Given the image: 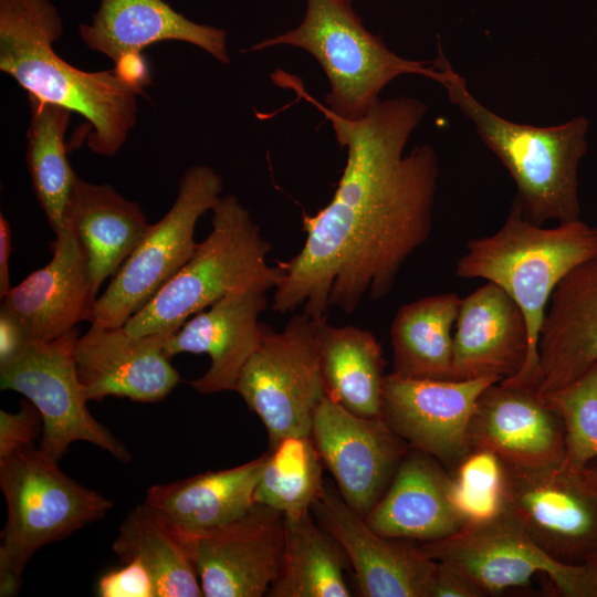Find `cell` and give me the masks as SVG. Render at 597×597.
Listing matches in <instances>:
<instances>
[{
	"label": "cell",
	"instance_id": "cell-16",
	"mask_svg": "<svg viewBox=\"0 0 597 597\" xmlns=\"http://www.w3.org/2000/svg\"><path fill=\"white\" fill-rule=\"evenodd\" d=\"M54 233L50 262L1 298L0 313L20 328L29 344L59 339L78 323H91L97 300L77 237L66 227Z\"/></svg>",
	"mask_w": 597,
	"mask_h": 597
},
{
	"label": "cell",
	"instance_id": "cell-15",
	"mask_svg": "<svg viewBox=\"0 0 597 597\" xmlns=\"http://www.w3.org/2000/svg\"><path fill=\"white\" fill-rule=\"evenodd\" d=\"M179 328L135 336L125 326L91 324L74 345L76 373L87 401L108 396L137 402L165 399L180 381L165 353Z\"/></svg>",
	"mask_w": 597,
	"mask_h": 597
},
{
	"label": "cell",
	"instance_id": "cell-34",
	"mask_svg": "<svg viewBox=\"0 0 597 597\" xmlns=\"http://www.w3.org/2000/svg\"><path fill=\"white\" fill-rule=\"evenodd\" d=\"M451 500L465 522H479L503 509L504 468L490 452L469 453L454 470Z\"/></svg>",
	"mask_w": 597,
	"mask_h": 597
},
{
	"label": "cell",
	"instance_id": "cell-9",
	"mask_svg": "<svg viewBox=\"0 0 597 597\" xmlns=\"http://www.w3.org/2000/svg\"><path fill=\"white\" fill-rule=\"evenodd\" d=\"M321 318L293 315L283 331L261 322L259 347L242 368L237 391L264 425L270 448L290 436L311 433L325 397L317 329Z\"/></svg>",
	"mask_w": 597,
	"mask_h": 597
},
{
	"label": "cell",
	"instance_id": "cell-43",
	"mask_svg": "<svg viewBox=\"0 0 597 597\" xmlns=\"http://www.w3.org/2000/svg\"><path fill=\"white\" fill-rule=\"evenodd\" d=\"M344 1H347V2H350V3H352L353 0H344Z\"/></svg>",
	"mask_w": 597,
	"mask_h": 597
},
{
	"label": "cell",
	"instance_id": "cell-31",
	"mask_svg": "<svg viewBox=\"0 0 597 597\" xmlns=\"http://www.w3.org/2000/svg\"><path fill=\"white\" fill-rule=\"evenodd\" d=\"M30 124L27 164L36 199L54 232L63 228V214L76 179L64 136L72 111L28 94Z\"/></svg>",
	"mask_w": 597,
	"mask_h": 597
},
{
	"label": "cell",
	"instance_id": "cell-42",
	"mask_svg": "<svg viewBox=\"0 0 597 597\" xmlns=\"http://www.w3.org/2000/svg\"><path fill=\"white\" fill-rule=\"evenodd\" d=\"M594 231H595V232H596V234H597V226H596V227H594Z\"/></svg>",
	"mask_w": 597,
	"mask_h": 597
},
{
	"label": "cell",
	"instance_id": "cell-12",
	"mask_svg": "<svg viewBox=\"0 0 597 597\" xmlns=\"http://www.w3.org/2000/svg\"><path fill=\"white\" fill-rule=\"evenodd\" d=\"M284 525L282 513L253 503L240 517L213 528L176 526L203 596L261 597L281 562Z\"/></svg>",
	"mask_w": 597,
	"mask_h": 597
},
{
	"label": "cell",
	"instance_id": "cell-26",
	"mask_svg": "<svg viewBox=\"0 0 597 597\" xmlns=\"http://www.w3.org/2000/svg\"><path fill=\"white\" fill-rule=\"evenodd\" d=\"M265 457L266 453L231 469L153 485L144 502L186 530L201 531L227 524L254 503Z\"/></svg>",
	"mask_w": 597,
	"mask_h": 597
},
{
	"label": "cell",
	"instance_id": "cell-24",
	"mask_svg": "<svg viewBox=\"0 0 597 597\" xmlns=\"http://www.w3.org/2000/svg\"><path fill=\"white\" fill-rule=\"evenodd\" d=\"M78 32L87 48L115 64L161 41L187 42L230 64L224 29L191 21L165 0H101L92 22L80 24Z\"/></svg>",
	"mask_w": 597,
	"mask_h": 597
},
{
	"label": "cell",
	"instance_id": "cell-30",
	"mask_svg": "<svg viewBox=\"0 0 597 597\" xmlns=\"http://www.w3.org/2000/svg\"><path fill=\"white\" fill-rule=\"evenodd\" d=\"M112 549L121 563L137 559L148 569L157 597L203 596L176 524L145 502L125 516Z\"/></svg>",
	"mask_w": 597,
	"mask_h": 597
},
{
	"label": "cell",
	"instance_id": "cell-3",
	"mask_svg": "<svg viewBox=\"0 0 597 597\" xmlns=\"http://www.w3.org/2000/svg\"><path fill=\"white\" fill-rule=\"evenodd\" d=\"M597 253V234L582 219L545 228L526 219L513 201L501 228L471 239L457 261L455 274L501 286L521 308L528 349L522 369L501 383L536 392L541 381L538 339L551 297L558 283Z\"/></svg>",
	"mask_w": 597,
	"mask_h": 597
},
{
	"label": "cell",
	"instance_id": "cell-18",
	"mask_svg": "<svg viewBox=\"0 0 597 597\" xmlns=\"http://www.w3.org/2000/svg\"><path fill=\"white\" fill-rule=\"evenodd\" d=\"M420 548L431 559L460 570L485 596L524 587L540 573L553 584L566 565L545 554L504 507L491 519L468 522Z\"/></svg>",
	"mask_w": 597,
	"mask_h": 597
},
{
	"label": "cell",
	"instance_id": "cell-7",
	"mask_svg": "<svg viewBox=\"0 0 597 597\" xmlns=\"http://www.w3.org/2000/svg\"><path fill=\"white\" fill-rule=\"evenodd\" d=\"M7 522L0 536V596L20 589L29 561L43 546L101 520L113 502L66 475L33 444L0 461Z\"/></svg>",
	"mask_w": 597,
	"mask_h": 597
},
{
	"label": "cell",
	"instance_id": "cell-38",
	"mask_svg": "<svg viewBox=\"0 0 597 597\" xmlns=\"http://www.w3.org/2000/svg\"><path fill=\"white\" fill-rule=\"evenodd\" d=\"M482 596H485L484 593L464 574L447 563L437 562L428 597Z\"/></svg>",
	"mask_w": 597,
	"mask_h": 597
},
{
	"label": "cell",
	"instance_id": "cell-41",
	"mask_svg": "<svg viewBox=\"0 0 597 597\" xmlns=\"http://www.w3.org/2000/svg\"><path fill=\"white\" fill-rule=\"evenodd\" d=\"M589 465H590L593 469H595V471L597 472V459H595L594 461H591V462L589 463Z\"/></svg>",
	"mask_w": 597,
	"mask_h": 597
},
{
	"label": "cell",
	"instance_id": "cell-28",
	"mask_svg": "<svg viewBox=\"0 0 597 597\" xmlns=\"http://www.w3.org/2000/svg\"><path fill=\"white\" fill-rule=\"evenodd\" d=\"M460 302L461 298L450 292L426 296L398 308L390 326V375L452 379V327Z\"/></svg>",
	"mask_w": 597,
	"mask_h": 597
},
{
	"label": "cell",
	"instance_id": "cell-37",
	"mask_svg": "<svg viewBox=\"0 0 597 597\" xmlns=\"http://www.w3.org/2000/svg\"><path fill=\"white\" fill-rule=\"evenodd\" d=\"M553 587L565 597H597V552L580 564H566Z\"/></svg>",
	"mask_w": 597,
	"mask_h": 597
},
{
	"label": "cell",
	"instance_id": "cell-8",
	"mask_svg": "<svg viewBox=\"0 0 597 597\" xmlns=\"http://www.w3.org/2000/svg\"><path fill=\"white\" fill-rule=\"evenodd\" d=\"M222 188L209 166L193 165L184 172L174 205L113 275L96 300L91 324L124 326L172 279L193 254L196 223L212 210Z\"/></svg>",
	"mask_w": 597,
	"mask_h": 597
},
{
	"label": "cell",
	"instance_id": "cell-39",
	"mask_svg": "<svg viewBox=\"0 0 597 597\" xmlns=\"http://www.w3.org/2000/svg\"><path fill=\"white\" fill-rule=\"evenodd\" d=\"M29 343L20 328L3 313H0V363L15 356Z\"/></svg>",
	"mask_w": 597,
	"mask_h": 597
},
{
	"label": "cell",
	"instance_id": "cell-23",
	"mask_svg": "<svg viewBox=\"0 0 597 597\" xmlns=\"http://www.w3.org/2000/svg\"><path fill=\"white\" fill-rule=\"evenodd\" d=\"M446 469L410 448L366 523L383 536L423 543L460 530L467 522L452 503L453 476Z\"/></svg>",
	"mask_w": 597,
	"mask_h": 597
},
{
	"label": "cell",
	"instance_id": "cell-11",
	"mask_svg": "<svg viewBox=\"0 0 597 597\" xmlns=\"http://www.w3.org/2000/svg\"><path fill=\"white\" fill-rule=\"evenodd\" d=\"M74 328L63 337L30 343L0 363V386L31 401L42 418L39 449L59 461L75 441H87L122 462L132 455L125 444L98 422L87 408L74 363Z\"/></svg>",
	"mask_w": 597,
	"mask_h": 597
},
{
	"label": "cell",
	"instance_id": "cell-32",
	"mask_svg": "<svg viewBox=\"0 0 597 597\" xmlns=\"http://www.w3.org/2000/svg\"><path fill=\"white\" fill-rule=\"evenodd\" d=\"M323 468L310 434L282 439L266 452L254 503L266 505L286 519L311 513L325 489Z\"/></svg>",
	"mask_w": 597,
	"mask_h": 597
},
{
	"label": "cell",
	"instance_id": "cell-33",
	"mask_svg": "<svg viewBox=\"0 0 597 597\" xmlns=\"http://www.w3.org/2000/svg\"><path fill=\"white\" fill-rule=\"evenodd\" d=\"M562 419L563 462L584 468L597 459V363L568 385L541 397Z\"/></svg>",
	"mask_w": 597,
	"mask_h": 597
},
{
	"label": "cell",
	"instance_id": "cell-5",
	"mask_svg": "<svg viewBox=\"0 0 597 597\" xmlns=\"http://www.w3.org/2000/svg\"><path fill=\"white\" fill-rule=\"evenodd\" d=\"M301 23L263 39L249 51L289 45L310 53L322 66L329 91L323 104L332 113L359 119L380 100L379 94L396 77L418 74L440 84L444 55L434 61H413L392 52L371 33L344 0H305Z\"/></svg>",
	"mask_w": 597,
	"mask_h": 597
},
{
	"label": "cell",
	"instance_id": "cell-2",
	"mask_svg": "<svg viewBox=\"0 0 597 597\" xmlns=\"http://www.w3.org/2000/svg\"><path fill=\"white\" fill-rule=\"evenodd\" d=\"M63 22L51 0H0V70L28 94L84 116L88 148L114 156L136 124L142 90L115 70L85 72L53 50Z\"/></svg>",
	"mask_w": 597,
	"mask_h": 597
},
{
	"label": "cell",
	"instance_id": "cell-6",
	"mask_svg": "<svg viewBox=\"0 0 597 597\" xmlns=\"http://www.w3.org/2000/svg\"><path fill=\"white\" fill-rule=\"evenodd\" d=\"M211 231L188 262L124 325L135 336L180 328L192 315L229 293L274 289L283 272L268 264L271 243L233 195L212 208Z\"/></svg>",
	"mask_w": 597,
	"mask_h": 597
},
{
	"label": "cell",
	"instance_id": "cell-29",
	"mask_svg": "<svg viewBox=\"0 0 597 597\" xmlns=\"http://www.w3.org/2000/svg\"><path fill=\"white\" fill-rule=\"evenodd\" d=\"M284 545L270 597H349L345 579L348 558L312 512L284 517Z\"/></svg>",
	"mask_w": 597,
	"mask_h": 597
},
{
	"label": "cell",
	"instance_id": "cell-36",
	"mask_svg": "<svg viewBox=\"0 0 597 597\" xmlns=\"http://www.w3.org/2000/svg\"><path fill=\"white\" fill-rule=\"evenodd\" d=\"M39 410L23 400L18 412L0 410V461L17 450L32 444L42 425Z\"/></svg>",
	"mask_w": 597,
	"mask_h": 597
},
{
	"label": "cell",
	"instance_id": "cell-27",
	"mask_svg": "<svg viewBox=\"0 0 597 597\" xmlns=\"http://www.w3.org/2000/svg\"><path fill=\"white\" fill-rule=\"evenodd\" d=\"M317 346L325 396L354 415L383 418L386 362L375 335L354 325L334 326L325 316Z\"/></svg>",
	"mask_w": 597,
	"mask_h": 597
},
{
	"label": "cell",
	"instance_id": "cell-14",
	"mask_svg": "<svg viewBox=\"0 0 597 597\" xmlns=\"http://www.w3.org/2000/svg\"><path fill=\"white\" fill-rule=\"evenodd\" d=\"M491 378L412 379L387 375L383 419L411 449L455 470L472 452L470 425Z\"/></svg>",
	"mask_w": 597,
	"mask_h": 597
},
{
	"label": "cell",
	"instance_id": "cell-35",
	"mask_svg": "<svg viewBox=\"0 0 597 597\" xmlns=\"http://www.w3.org/2000/svg\"><path fill=\"white\" fill-rule=\"evenodd\" d=\"M101 597H157L155 582L148 569L137 559L122 563L97 582Z\"/></svg>",
	"mask_w": 597,
	"mask_h": 597
},
{
	"label": "cell",
	"instance_id": "cell-4",
	"mask_svg": "<svg viewBox=\"0 0 597 597\" xmlns=\"http://www.w3.org/2000/svg\"><path fill=\"white\" fill-rule=\"evenodd\" d=\"M440 84L510 172L526 219L538 226L580 219L578 167L589 128L584 116L545 127L509 121L479 102L447 59Z\"/></svg>",
	"mask_w": 597,
	"mask_h": 597
},
{
	"label": "cell",
	"instance_id": "cell-20",
	"mask_svg": "<svg viewBox=\"0 0 597 597\" xmlns=\"http://www.w3.org/2000/svg\"><path fill=\"white\" fill-rule=\"evenodd\" d=\"M260 286L232 292L190 318L168 339L166 355L207 354L210 366L191 380L199 394L234 390L240 373L260 345L259 315L268 307L266 292Z\"/></svg>",
	"mask_w": 597,
	"mask_h": 597
},
{
	"label": "cell",
	"instance_id": "cell-40",
	"mask_svg": "<svg viewBox=\"0 0 597 597\" xmlns=\"http://www.w3.org/2000/svg\"><path fill=\"white\" fill-rule=\"evenodd\" d=\"M12 232L9 221L0 213V297L11 290L9 258L11 254Z\"/></svg>",
	"mask_w": 597,
	"mask_h": 597
},
{
	"label": "cell",
	"instance_id": "cell-1",
	"mask_svg": "<svg viewBox=\"0 0 597 597\" xmlns=\"http://www.w3.org/2000/svg\"><path fill=\"white\" fill-rule=\"evenodd\" d=\"M327 118L346 164L331 201L314 214L302 213L305 241L286 261L274 287L277 313L325 317L331 306L353 313L364 298L389 294L406 261L428 240L439 175L429 145L406 153V145L428 112L408 96L379 100L359 119H346L306 92L284 71L273 78Z\"/></svg>",
	"mask_w": 597,
	"mask_h": 597
},
{
	"label": "cell",
	"instance_id": "cell-10",
	"mask_svg": "<svg viewBox=\"0 0 597 597\" xmlns=\"http://www.w3.org/2000/svg\"><path fill=\"white\" fill-rule=\"evenodd\" d=\"M503 468V507L545 554L563 564H580L597 552L595 469L563 461Z\"/></svg>",
	"mask_w": 597,
	"mask_h": 597
},
{
	"label": "cell",
	"instance_id": "cell-17",
	"mask_svg": "<svg viewBox=\"0 0 597 597\" xmlns=\"http://www.w3.org/2000/svg\"><path fill=\"white\" fill-rule=\"evenodd\" d=\"M312 514L345 552L360 596H429L437 562L420 546L375 532L329 485L313 504Z\"/></svg>",
	"mask_w": 597,
	"mask_h": 597
},
{
	"label": "cell",
	"instance_id": "cell-25",
	"mask_svg": "<svg viewBox=\"0 0 597 597\" xmlns=\"http://www.w3.org/2000/svg\"><path fill=\"white\" fill-rule=\"evenodd\" d=\"M149 226L137 202L124 198L111 185L76 177L63 227L77 237L86 252L95 294L133 253Z\"/></svg>",
	"mask_w": 597,
	"mask_h": 597
},
{
	"label": "cell",
	"instance_id": "cell-19",
	"mask_svg": "<svg viewBox=\"0 0 597 597\" xmlns=\"http://www.w3.org/2000/svg\"><path fill=\"white\" fill-rule=\"evenodd\" d=\"M469 433L472 451H490L509 465H554L564 458L561 417L536 392L501 381L479 396Z\"/></svg>",
	"mask_w": 597,
	"mask_h": 597
},
{
	"label": "cell",
	"instance_id": "cell-21",
	"mask_svg": "<svg viewBox=\"0 0 597 597\" xmlns=\"http://www.w3.org/2000/svg\"><path fill=\"white\" fill-rule=\"evenodd\" d=\"M528 349L525 317L499 285L486 282L461 298L452 345V379L502 381L523 367Z\"/></svg>",
	"mask_w": 597,
	"mask_h": 597
},
{
	"label": "cell",
	"instance_id": "cell-22",
	"mask_svg": "<svg viewBox=\"0 0 597 597\" xmlns=\"http://www.w3.org/2000/svg\"><path fill=\"white\" fill-rule=\"evenodd\" d=\"M537 350L538 397L576 380L597 363V253L556 286Z\"/></svg>",
	"mask_w": 597,
	"mask_h": 597
},
{
	"label": "cell",
	"instance_id": "cell-13",
	"mask_svg": "<svg viewBox=\"0 0 597 597\" xmlns=\"http://www.w3.org/2000/svg\"><path fill=\"white\" fill-rule=\"evenodd\" d=\"M347 504L366 517L410 447L383 418L354 415L324 397L310 433Z\"/></svg>",
	"mask_w": 597,
	"mask_h": 597
}]
</instances>
